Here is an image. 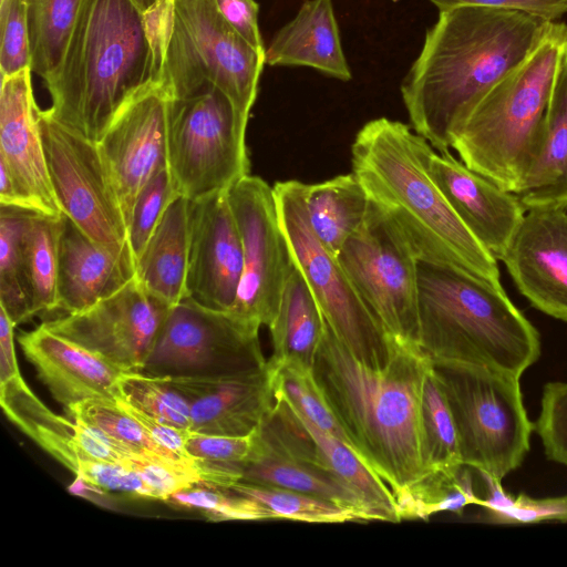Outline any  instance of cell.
<instances>
[{"instance_id":"cell-1","label":"cell","mask_w":567,"mask_h":567,"mask_svg":"<svg viewBox=\"0 0 567 567\" xmlns=\"http://www.w3.org/2000/svg\"><path fill=\"white\" fill-rule=\"evenodd\" d=\"M563 23L488 7L439 11L400 87L413 130L450 151L485 94Z\"/></svg>"},{"instance_id":"cell-2","label":"cell","mask_w":567,"mask_h":567,"mask_svg":"<svg viewBox=\"0 0 567 567\" xmlns=\"http://www.w3.org/2000/svg\"><path fill=\"white\" fill-rule=\"evenodd\" d=\"M431 368L417 346L396 341L385 364L368 365L324 320L315 378L354 451L386 483L395 502L433 473L422 414Z\"/></svg>"},{"instance_id":"cell-3","label":"cell","mask_w":567,"mask_h":567,"mask_svg":"<svg viewBox=\"0 0 567 567\" xmlns=\"http://www.w3.org/2000/svg\"><path fill=\"white\" fill-rule=\"evenodd\" d=\"M433 152L409 125L378 117L355 135L352 173L395 223L419 260L453 266L502 286L497 259L468 231L432 179Z\"/></svg>"},{"instance_id":"cell-4","label":"cell","mask_w":567,"mask_h":567,"mask_svg":"<svg viewBox=\"0 0 567 567\" xmlns=\"http://www.w3.org/2000/svg\"><path fill=\"white\" fill-rule=\"evenodd\" d=\"M154 0H80L55 68L45 115L99 142L125 97L151 79L142 11Z\"/></svg>"},{"instance_id":"cell-5","label":"cell","mask_w":567,"mask_h":567,"mask_svg":"<svg viewBox=\"0 0 567 567\" xmlns=\"http://www.w3.org/2000/svg\"><path fill=\"white\" fill-rule=\"evenodd\" d=\"M419 347L432 364H463L520 378L540 336L496 286L453 266L417 261Z\"/></svg>"},{"instance_id":"cell-6","label":"cell","mask_w":567,"mask_h":567,"mask_svg":"<svg viewBox=\"0 0 567 567\" xmlns=\"http://www.w3.org/2000/svg\"><path fill=\"white\" fill-rule=\"evenodd\" d=\"M567 53V23L497 82L454 136L452 148L472 171L519 193L540 144L554 83Z\"/></svg>"},{"instance_id":"cell-7","label":"cell","mask_w":567,"mask_h":567,"mask_svg":"<svg viewBox=\"0 0 567 567\" xmlns=\"http://www.w3.org/2000/svg\"><path fill=\"white\" fill-rule=\"evenodd\" d=\"M432 365L454 420L462 463L502 481L524 461L535 427L519 378L481 367Z\"/></svg>"},{"instance_id":"cell-8","label":"cell","mask_w":567,"mask_h":567,"mask_svg":"<svg viewBox=\"0 0 567 567\" xmlns=\"http://www.w3.org/2000/svg\"><path fill=\"white\" fill-rule=\"evenodd\" d=\"M175 24L161 79L174 99L207 85L230 101L246 130L265 54L251 48L223 18L216 0H174Z\"/></svg>"},{"instance_id":"cell-9","label":"cell","mask_w":567,"mask_h":567,"mask_svg":"<svg viewBox=\"0 0 567 567\" xmlns=\"http://www.w3.org/2000/svg\"><path fill=\"white\" fill-rule=\"evenodd\" d=\"M167 169L176 193L190 202L226 192L249 175L246 130L215 86L173 100Z\"/></svg>"},{"instance_id":"cell-10","label":"cell","mask_w":567,"mask_h":567,"mask_svg":"<svg viewBox=\"0 0 567 567\" xmlns=\"http://www.w3.org/2000/svg\"><path fill=\"white\" fill-rule=\"evenodd\" d=\"M272 188L293 262L324 320L357 359L371 367H382L391 355L393 340L362 302L337 258L316 238L305 207L306 184L285 181L277 182Z\"/></svg>"},{"instance_id":"cell-11","label":"cell","mask_w":567,"mask_h":567,"mask_svg":"<svg viewBox=\"0 0 567 567\" xmlns=\"http://www.w3.org/2000/svg\"><path fill=\"white\" fill-rule=\"evenodd\" d=\"M260 326L189 297L173 306L140 372L166 379H223L266 367Z\"/></svg>"},{"instance_id":"cell-12","label":"cell","mask_w":567,"mask_h":567,"mask_svg":"<svg viewBox=\"0 0 567 567\" xmlns=\"http://www.w3.org/2000/svg\"><path fill=\"white\" fill-rule=\"evenodd\" d=\"M336 258L388 338L419 347V259L386 213L371 200Z\"/></svg>"},{"instance_id":"cell-13","label":"cell","mask_w":567,"mask_h":567,"mask_svg":"<svg viewBox=\"0 0 567 567\" xmlns=\"http://www.w3.org/2000/svg\"><path fill=\"white\" fill-rule=\"evenodd\" d=\"M40 126L51 182L63 215L93 240L134 260L127 224L96 142L63 126L42 110Z\"/></svg>"},{"instance_id":"cell-14","label":"cell","mask_w":567,"mask_h":567,"mask_svg":"<svg viewBox=\"0 0 567 567\" xmlns=\"http://www.w3.org/2000/svg\"><path fill=\"white\" fill-rule=\"evenodd\" d=\"M243 246V274L231 313L270 327L293 264L280 225L274 188L247 175L227 190Z\"/></svg>"},{"instance_id":"cell-15","label":"cell","mask_w":567,"mask_h":567,"mask_svg":"<svg viewBox=\"0 0 567 567\" xmlns=\"http://www.w3.org/2000/svg\"><path fill=\"white\" fill-rule=\"evenodd\" d=\"M173 100L162 79L146 80L125 97L96 143L127 226L143 187L167 168Z\"/></svg>"},{"instance_id":"cell-16","label":"cell","mask_w":567,"mask_h":567,"mask_svg":"<svg viewBox=\"0 0 567 567\" xmlns=\"http://www.w3.org/2000/svg\"><path fill=\"white\" fill-rule=\"evenodd\" d=\"M171 308L148 292L134 276L91 307L43 324L123 372H140Z\"/></svg>"},{"instance_id":"cell-17","label":"cell","mask_w":567,"mask_h":567,"mask_svg":"<svg viewBox=\"0 0 567 567\" xmlns=\"http://www.w3.org/2000/svg\"><path fill=\"white\" fill-rule=\"evenodd\" d=\"M243 246L227 190L189 200L187 297L230 311L243 274Z\"/></svg>"},{"instance_id":"cell-18","label":"cell","mask_w":567,"mask_h":567,"mask_svg":"<svg viewBox=\"0 0 567 567\" xmlns=\"http://www.w3.org/2000/svg\"><path fill=\"white\" fill-rule=\"evenodd\" d=\"M501 261L535 309L567 322V209H527Z\"/></svg>"},{"instance_id":"cell-19","label":"cell","mask_w":567,"mask_h":567,"mask_svg":"<svg viewBox=\"0 0 567 567\" xmlns=\"http://www.w3.org/2000/svg\"><path fill=\"white\" fill-rule=\"evenodd\" d=\"M31 72L25 68L1 75L0 162L39 214L60 218L63 213L49 173Z\"/></svg>"},{"instance_id":"cell-20","label":"cell","mask_w":567,"mask_h":567,"mask_svg":"<svg viewBox=\"0 0 567 567\" xmlns=\"http://www.w3.org/2000/svg\"><path fill=\"white\" fill-rule=\"evenodd\" d=\"M429 173L468 231L501 260L526 213L517 195L472 171L450 151L431 154Z\"/></svg>"},{"instance_id":"cell-21","label":"cell","mask_w":567,"mask_h":567,"mask_svg":"<svg viewBox=\"0 0 567 567\" xmlns=\"http://www.w3.org/2000/svg\"><path fill=\"white\" fill-rule=\"evenodd\" d=\"M18 340L39 379L65 410L90 400L115 401L120 396L123 371L43 323L22 332Z\"/></svg>"},{"instance_id":"cell-22","label":"cell","mask_w":567,"mask_h":567,"mask_svg":"<svg viewBox=\"0 0 567 567\" xmlns=\"http://www.w3.org/2000/svg\"><path fill=\"white\" fill-rule=\"evenodd\" d=\"M190 406L192 432L244 436L255 432L274 404L266 367L223 379H169Z\"/></svg>"},{"instance_id":"cell-23","label":"cell","mask_w":567,"mask_h":567,"mask_svg":"<svg viewBox=\"0 0 567 567\" xmlns=\"http://www.w3.org/2000/svg\"><path fill=\"white\" fill-rule=\"evenodd\" d=\"M0 402L11 422L80 480L106 492L122 487V465L89 456L78 442L75 422L50 411L21 375L0 384Z\"/></svg>"},{"instance_id":"cell-24","label":"cell","mask_w":567,"mask_h":567,"mask_svg":"<svg viewBox=\"0 0 567 567\" xmlns=\"http://www.w3.org/2000/svg\"><path fill=\"white\" fill-rule=\"evenodd\" d=\"M134 276L133 258L93 240L62 215L58 310L65 315L82 311L122 288Z\"/></svg>"},{"instance_id":"cell-25","label":"cell","mask_w":567,"mask_h":567,"mask_svg":"<svg viewBox=\"0 0 567 567\" xmlns=\"http://www.w3.org/2000/svg\"><path fill=\"white\" fill-rule=\"evenodd\" d=\"M265 63L308 66L341 81L351 80L332 0H306L272 37Z\"/></svg>"},{"instance_id":"cell-26","label":"cell","mask_w":567,"mask_h":567,"mask_svg":"<svg viewBox=\"0 0 567 567\" xmlns=\"http://www.w3.org/2000/svg\"><path fill=\"white\" fill-rule=\"evenodd\" d=\"M525 209H567V53L546 109L540 144L519 193Z\"/></svg>"},{"instance_id":"cell-27","label":"cell","mask_w":567,"mask_h":567,"mask_svg":"<svg viewBox=\"0 0 567 567\" xmlns=\"http://www.w3.org/2000/svg\"><path fill=\"white\" fill-rule=\"evenodd\" d=\"M189 200L178 196L136 261L135 277L152 295L171 307L187 297Z\"/></svg>"},{"instance_id":"cell-28","label":"cell","mask_w":567,"mask_h":567,"mask_svg":"<svg viewBox=\"0 0 567 567\" xmlns=\"http://www.w3.org/2000/svg\"><path fill=\"white\" fill-rule=\"evenodd\" d=\"M255 439L252 455L239 482L309 494L352 509L361 520H371L360 498L328 471L261 445L256 432Z\"/></svg>"},{"instance_id":"cell-29","label":"cell","mask_w":567,"mask_h":567,"mask_svg":"<svg viewBox=\"0 0 567 567\" xmlns=\"http://www.w3.org/2000/svg\"><path fill=\"white\" fill-rule=\"evenodd\" d=\"M370 204L365 189L352 172L318 184H306L305 207L310 227L334 257L362 225Z\"/></svg>"},{"instance_id":"cell-30","label":"cell","mask_w":567,"mask_h":567,"mask_svg":"<svg viewBox=\"0 0 567 567\" xmlns=\"http://www.w3.org/2000/svg\"><path fill=\"white\" fill-rule=\"evenodd\" d=\"M324 319L302 275L293 262L286 278L277 315L268 328L274 361H296L312 367Z\"/></svg>"},{"instance_id":"cell-31","label":"cell","mask_w":567,"mask_h":567,"mask_svg":"<svg viewBox=\"0 0 567 567\" xmlns=\"http://www.w3.org/2000/svg\"><path fill=\"white\" fill-rule=\"evenodd\" d=\"M295 411L317 445L322 467L360 498L371 520L400 522L394 495L386 483L350 446Z\"/></svg>"},{"instance_id":"cell-32","label":"cell","mask_w":567,"mask_h":567,"mask_svg":"<svg viewBox=\"0 0 567 567\" xmlns=\"http://www.w3.org/2000/svg\"><path fill=\"white\" fill-rule=\"evenodd\" d=\"M61 217L35 213L23 237L24 277L33 317L58 310Z\"/></svg>"},{"instance_id":"cell-33","label":"cell","mask_w":567,"mask_h":567,"mask_svg":"<svg viewBox=\"0 0 567 567\" xmlns=\"http://www.w3.org/2000/svg\"><path fill=\"white\" fill-rule=\"evenodd\" d=\"M34 214L0 207V307L16 327L33 317L24 277L23 237Z\"/></svg>"},{"instance_id":"cell-34","label":"cell","mask_w":567,"mask_h":567,"mask_svg":"<svg viewBox=\"0 0 567 567\" xmlns=\"http://www.w3.org/2000/svg\"><path fill=\"white\" fill-rule=\"evenodd\" d=\"M472 470L462 464L433 472L396 502L400 519H427L442 512L461 515L466 506L480 505Z\"/></svg>"},{"instance_id":"cell-35","label":"cell","mask_w":567,"mask_h":567,"mask_svg":"<svg viewBox=\"0 0 567 567\" xmlns=\"http://www.w3.org/2000/svg\"><path fill=\"white\" fill-rule=\"evenodd\" d=\"M267 368L275 396L287 401L317 427L339 439L354 451L326 400L315 378L312 367L296 361L269 359Z\"/></svg>"},{"instance_id":"cell-36","label":"cell","mask_w":567,"mask_h":567,"mask_svg":"<svg viewBox=\"0 0 567 567\" xmlns=\"http://www.w3.org/2000/svg\"><path fill=\"white\" fill-rule=\"evenodd\" d=\"M72 419H80L96 429L127 454L186 464L185 461L159 446L136 419L112 400H90L65 410Z\"/></svg>"},{"instance_id":"cell-37","label":"cell","mask_w":567,"mask_h":567,"mask_svg":"<svg viewBox=\"0 0 567 567\" xmlns=\"http://www.w3.org/2000/svg\"><path fill=\"white\" fill-rule=\"evenodd\" d=\"M32 63L42 79L58 64L73 28L80 0H25Z\"/></svg>"},{"instance_id":"cell-38","label":"cell","mask_w":567,"mask_h":567,"mask_svg":"<svg viewBox=\"0 0 567 567\" xmlns=\"http://www.w3.org/2000/svg\"><path fill=\"white\" fill-rule=\"evenodd\" d=\"M228 488L259 502L268 509L272 519L287 518L305 523L361 520L352 509L297 491L245 482H237Z\"/></svg>"},{"instance_id":"cell-39","label":"cell","mask_w":567,"mask_h":567,"mask_svg":"<svg viewBox=\"0 0 567 567\" xmlns=\"http://www.w3.org/2000/svg\"><path fill=\"white\" fill-rule=\"evenodd\" d=\"M118 390V398L148 415L181 429H190L189 402L169 379L123 372Z\"/></svg>"},{"instance_id":"cell-40","label":"cell","mask_w":567,"mask_h":567,"mask_svg":"<svg viewBox=\"0 0 567 567\" xmlns=\"http://www.w3.org/2000/svg\"><path fill=\"white\" fill-rule=\"evenodd\" d=\"M422 414L432 471H445L462 465L454 420L433 365L424 382Z\"/></svg>"},{"instance_id":"cell-41","label":"cell","mask_w":567,"mask_h":567,"mask_svg":"<svg viewBox=\"0 0 567 567\" xmlns=\"http://www.w3.org/2000/svg\"><path fill=\"white\" fill-rule=\"evenodd\" d=\"M166 502L177 507L198 509L215 522L271 519L268 509L259 502L228 487L197 484L172 494Z\"/></svg>"},{"instance_id":"cell-42","label":"cell","mask_w":567,"mask_h":567,"mask_svg":"<svg viewBox=\"0 0 567 567\" xmlns=\"http://www.w3.org/2000/svg\"><path fill=\"white\" fill-rule=\"evenodd\" d=\"M176 193L167 168L157 173L138 194L128 221V244L136 261Z\"/></svg>"},{"instance_id":"cell-43","label":"cell","mask_w":567,"mask_h":567,"mask_svg":"<svg viewBox=\"0 0 567 567\" xmlns=\"http://www.w3.org/2000/svg\"><path fill=\"white\" fill-rule=\"evenodd\" d=\"M534 426L547 458L567 465V382L544 385L540 413Z\"/></svg>"},{"instance_id":"cell-44","label":"cell","mask_w":567,"mask_h":567,"mask_svg":"<svg viewBox=\"0 0 567 567\" xmlns=\"http://www.w3.org/2000/svg\"><path fill=\"white\" fill-rule=\"evenodd\" d=\"M255 432L244 436H228L190 431L186 441V451L194 460L229 470L243 476V470L254 452Z\"/></svg>"},{"instance_id":"cell-45","label":"cell","mask_w":567,"mask_h":567,"mask_svg":"<svg viewBox=\"0 0 567 567\" xmlns=\"http://www.w3.org/2000/svg\"><path fill=\"white\" fill-rule=\"evenodd\" d=\"M0 73L9 75L31 68L32 55L25 0H11L0 13Z\"/></svg>"},{"instance_id":"cell-46","label":"cell","mask_w":567,"mask_h":567,"mask_svg":"<svg viewBox=\"0 0 567 567\" xmlns=\"http://www.w3.org/2000/svg\"><path fill=\"white\" fill-rule=\"evenodd\" d=\"M151 61V78L161 79L175 24L174 0H154L141 14Z\"/></svg>"},{"instance_id":"cell-47","label":"cell","mask_w":567,"mask_h":567,"mask_svg":"<svg viewBox=\"0 0 567 567\" xmlns=\"http://www.w3.org/2000/svg\"><path fill=\"white\" fill-rule=\"evenodd\" d=\"M497 524H535L542 522H567V495L533 498L524 493L513 497L502 511L486 515Z\"/></svg>"},{"instance_id":"cell-48","label":"cell","mask_w":567,"mask_h":567,"mask_svg":"<svg viewBox=\"0 0 567 567\" xmlns=\"http://www.w3.org/2000/svg\"><path fill=\"white\" fill-rule=\"evenodd\" d=\"M439 11L465 7H488L517 11L547 21H558L567 14V0H427Z\"/></svg>"},{"instance_id":"cell-49","label":"cell","mask_w":567,"mask_h":567,"mask_svg":"<svg viewBox=\"0 0 567 567\" xmlns=\"http://www.w3.org/2000/svg\"><path fill=\"white\" fill-rule=\"evenodd\" d=\"M225 21L257 52L266 48L258 23L259 6L255 0H216Z\"/></svg>"},{"instance_id":"cell-50","label":"cell","mask_w":567,"mask_h":567,"mask_svg":"<svg viewBox=\"0 0 567 567\" xmlns=\"http://www.w3.org/2000/svg\"><path fill=\"white\" fill-rule=\"evenodd\" d=\"M117 404L138 421L151 437L163 449L185 461H195L186 451V441L189 430L181 429L162 422L142 410L131 405L122 398L116 399Z\"/></svg>"},{"instance_id":"cell-51","label":"cell","mask_w":567,"mask_h":567,"mask_svg":"<svg viewBox=\"0 0 567 567\" xmlns=\"http://www.w3.org/2000/svg\"><path fill=\"white\" fill-rule=\"evenodd\" d=\"M14 328L4 309L0 307V384L21 375L14 350Z\"/></svg>"},{"instance_id":"cell-52","label":"cell","mask_w":567,"mask_h":567,"mask_svg":"<svg viewBox=\"0 0 567 567\" xmlns=\"http://www.w3.org/2000/svg\"><path fill=\"white\" fill-rule=\"evenodd\" d=\"M0 203L1 206L17 207L37 212L31 200L16 183L8 167L0 162Z\"/></svg>"},{"instance_id":"cell-53","label":"cell","mask_w":567,"mask_h":567,"mask_svg":"<svg viewBox=\"0 0 567 567\" xmlns=\"http://www.w3.org/2000/svg\"><path fill=\"white\" fill-rule=\"evenodd\" d=\"M11 0H0V13L4 12L9 7Z\"/></svg>"}]
</instances>
